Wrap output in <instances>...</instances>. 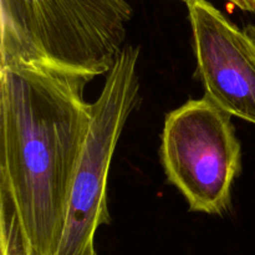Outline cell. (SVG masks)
I'll use <instances>...</instances> for the list:
<instances>
[{"instance_id": "6da1fadb", "label": "cell", "mask_w": 255, "mask_h": 255, "mask_svg": "<svg viewBox=\"0 0 255 255\" xmlns=\"http://www.w3.org/2000/svg\"><path fill=\"white\" fill-rule=\"evenodd\" d=\"M89 75L40 64L0 66V191L35 255H55L92 120Z\"/></svg>"}, {"instance_id": "7a4b0ae2", "label": "cell", "mask_w": 255, "mask_h": 255, "mask_svg": "<svg viewBox=\"0 0 255 255\" xmlns=\"http://www.w3.org/2000/svg\"><path fill=\"white\" fill-rule=\"evenodd\" d=\"M0 66L29 62L96 77L125 46L127 0H0Z\"/></svg>"}, {"instance_id": "3957f363", "label": "cell", "mask_w": 255, "mask_h": 255, "mask_svg": "<svg viewBox=\"0 0 255 255\" xmlns=\"http://www.w3.org/2000/svg\"><path fill=\"white\" fill-rule=\"evenodd\" d=\"M161 161L189 211L222 216L231 209L232 187L242 169L241 142L232 115L208 96L167 115Z\"/></svg>"}, {"instance_id": "277c9868", "label": "cell", "mask_w": 255, "mask_h": 255, "mask_svg": "<svg viewBox=\"0 0 255 255\" xmlns=\"http://www.w3.org/2000/svg\"><path fill=\"white\" fill-rule=\"evenodd\" d=\"M139 50L125 45L106 74L104 89L92 104V120L72 182L66 218L55 255H97L95 234L111 222L107 179L112 156L126 121L139 102Z\"/></svg>"}, {"instance_id": "5b68a950", "label": "cell", "mask_w": 255, "mask_h": 255, "mask_svg": "<svg viewBox=\"0 0 255 255\" xmlns=\"http://www.w3.org/2000/svg\"><path fill=\"white\" fill-rule=\"evenodd\" d=\"M197 75L206 96L255 125V26L239 27L208 0H188Z\"/></svg>"}, {"instance_id": "8992f818", "label": "cell", "mask_w": 255, "mask_h": 255, "mask_svg": "<svg viewBox=\"0 0 255 255\" xmlns=\"http://www.w3.org/2000/svg\"><path fill=\"white\" fill-rule=\"evenodd\" d=\"M0 233L1 255H35L11 199L2 191H0Z\"/></svg>"}, {"instance_id": "52a82bcc", "label": "cell", "mask_w": 255, "mask_h": 255, "mask_svg": "<svg viewBox=\"0 0 255 255\" xmlns=\"http://www.w3.org/2000/svg\"><path fill=\"white\" fill-rule=\"evenodd\" d=\"M228 1L243 11L255 12V0H228Z\"/></svg>"}, {"instance_id": "ba28073f", "label": "cell", "mask_w": 255, "mask_h": 255, "mask_svg": "<svg viewBox=\"0 0 255 255\" xmlns=\"http://www.w3.org/2000/svg\"><path fill=\"white\" fill-rule=\"evenodd\" d=\"M183 1H184V2H187V1H188V0H183Z\"/></svg>"}]
</instances>
